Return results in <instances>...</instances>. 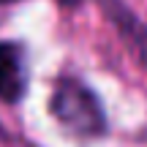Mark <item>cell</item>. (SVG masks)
<instances>
[{
	"mask_svg": "<svg viewBox=\"0 0 147 147\" xmlns=\"http://www.w3.org/2000/svg\"><path fill=\"white\" fill-rule=\"evenodd\" d=\"M49 109L55 120L79 139H98L106 134V115L98 95L76 76L57 79L49 98Z\"/></svg>",
	"mask_w": 147,
	"mask_h": 147,
	"instance_id": "cell-1",
	"label": "cell"
},
{
	"mask_svg": "<svg viewBox=\"0 0 147 147\" xmlns=\"http://www.w3.org/2000/svg\"><path fill=\"white\" fill-rule=\"evenodd\" d=\"M27 71H25V52L14 41H0V101L14 104L25 95Z\"/></svg>",
	"mask_w": 147,
	"mask_h": 147,
	"instance_id": "cell-2",
	"label": "cell"
},
{
	"mask_svg": "<svg viewBox=\"0 0 147 147\" xmlns=\"http://www.w3.org/2000/svg\"><path fill=\"white\" fill-rule=\"evenodd\" d=\"M101 5H104L106 14L112 16V22L120 27V33L134 44V47H136L139 57H142L144 65H147V27L120 3V0H101Z\"/></svg>",
	"mask_w": 147,
	"mask_h": 147,
	"instance_id": "cell-3",
	"label": "cell"
},
{
	"mask_svg": "<svg viewBox=\"0 0 147 147\" xmlns=\"http://www.w3.org/2000/svg\"><path fill=\"white\" fill-rule=\"evenodd\" d=\"M60 3H63V5H76L79 0H60Z\"/></svg>",
	"mask_w": 147,
	"mask_h": 147,
	"instance_id": "cell-4",
	"label": "cell"
},
{
	"mask_svg": "<svg viewBox=\"0 0 147 147\" xmlns=\"http://www.w3.org/2000/svg\"><path fill=\"white\" fill-rule=\"evenodd\" d=\"M0 3H14V0H0Z\"/></svg>",
	"mask_w": 147,
	"mask_h": 147,
	"instance_id": "cell-5",
	"label": "cell"
}]
</instances>
